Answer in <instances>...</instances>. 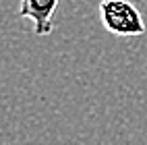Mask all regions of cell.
I'll return each mask as SVG.
<instances>
[{"mask_svg": "<svg viewBox=\"0 0 147 145\" xmlns=\"http://www.w3.org/2000/svg\"><path fill=\"white\" fill-rule=\"evenodd\" d=\"M97 13L104 29L112 35L139 37L147 31L143 15L131 0H102L97 4Z\"/></svg>", "mask_w": 147, "mask_h": 145, "instance_id": "cell-1", "label": "cell"}, {"mask_svg": "<svg viewBox=\"0 0 147 145\" xmlns=\"http://www.w3.org/2000/svg\"><path fill=\"white\" fill-rule=\"evenodd\" d=\"M60 0H19V17L33 23V33L46 37L54 29V13Z\"/></svg>", "mask_w": 147, "mask_h": 145, "instance_id": "cell-2", "label": "cell"}]
</instances>
